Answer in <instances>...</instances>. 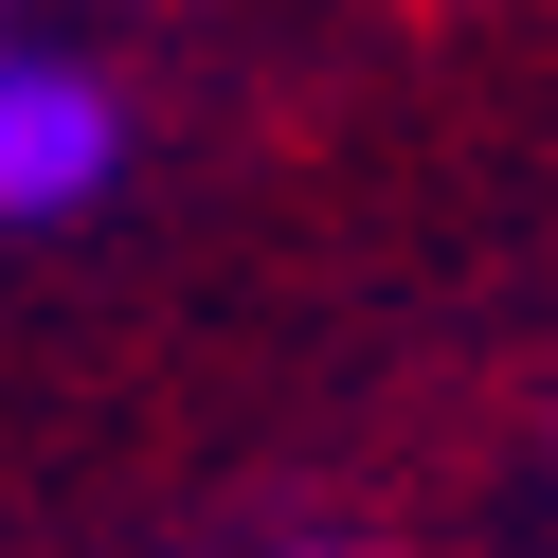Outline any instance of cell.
<instances>
[{"mask_svg": "<svg viewBox=\"0 0 558 558\" xmlns=\"http://www.w3.org/2000/svg\"><path fill=\"white\" fill-rule=\"evenodd\" d=\"M109 181V90L54 54H0V217H73Z\"/></svg>", "mask_w": 558, "mask_h": 558, "instance_id": "cell-1", "label": "cell"}, {"mask_svg": "<svg viewBox=\"0 0 558 558\" xmlns=\"http://www.w3.org/2000/svg\"><path fill=\"white\" fill-rule=\"evenodd\" d=\"M270 558H361V541H270Z\"/></svg>", "mask_w": 558, "mask_h": 558, "instance_id": "cell-2", "label": "cell"}]
</instances>
